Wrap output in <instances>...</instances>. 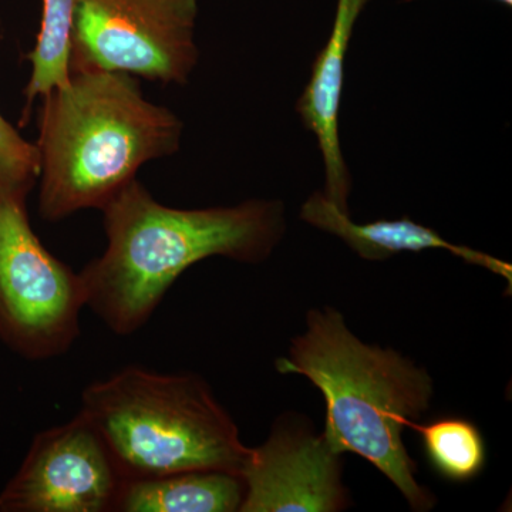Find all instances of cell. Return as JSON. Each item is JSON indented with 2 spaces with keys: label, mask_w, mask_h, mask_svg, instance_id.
Wrapping results in <instances>:
<instances>
[{
  "label": "cell",
  "mask_w": 512,
  "mask_h": 512,
  "mask_svg": "<svg viewBox=\"0 0 512 512\" xmlns=\"http://www.w3.org/2000/svg\"><path fill=\"white\" fill-rule=\"evenodd\" d=\"M123 483L100 434L79 412L33 439L0 493V511L113 512Z\"/></svg>",
  "instance_id": "52a82bcc"
},
{
  "label": "cell",
  "mask_w": 512,
  "mask_h": 512,
  "mask_svg": "<svg viewBox=\"0 0 512 512\" xmlns=\"http://www.w3.org/2000/svg\"><path fill=\"white\" fill-rule=\"evenodd\" d=\"M40 177V153L36 144L20 136L0 114V185L29 195Z\"/></svg>",
  "instance_id": "5bb4252c"
},
{
  "label": "cell",
  "mask_w": 512,
  "mask_h": 512,
  "mask_svg": "<svg viewBox=\"0 0 512 512\" xmlns=\"http://www.w3.org/2000/svg\"><path fill=\"white\" fill-rule=\"evenodd\" d=\"M245 481L221 470H190L167 476L126 480L117 512H237L244 503Z\"/></svg>",
  "instance_id": "8fae6325"
},
{
  "label": "cell",
  "mask_w": 512,
  "mask_h": 512,
  "mask_svg": "<svg viewBox=\"0 0 512 512\" xmlns=\"http://www.w3.org/2000/svg\"><path fill=\"white\" fill-rule=\"evenodd\" d=\"M423 437L424 451L434 470L454 483H467L485 466V444L480 430L464 419H440L426 426L414 423Z\"/></svg>",
  "instance_id": "4fadbf2b"
},
{
  "label": "cell",
  "mask_w": 512,
  "mask_h": 512,
  "mask_svg": "<svg viewBox=\"0 0 512 512\" xmlns=\"http://www.w3.org/2000/svg\"><path fill=\"white\" fill-rule=\"evenodd\" d=\"M278 372L306 377L326 403L322 436L335 453H355L384 474L414 511L436 498L417 481V466L403 441L430 409L433 379L393 349L367 345L336 309H312L306 330L291 340Z\"/></svg>",
  "instance_id": "7a4b0ae2"
},
{
  "label": "cell",
  "mask_w": 512,
  "mask_h": 512,
  "mask_svg": "<svg viewBox=\"0 0 512 512\" xmlns=\"http://www.w3.org/2000/svg\"><path fill=\"white\" fill-rule=\"evenodd\" d=\"M77 0H43L36 46L29 53L32 77L25 90L26 116L33 100L69 82L70 37Z\"/></svg>",
  "instance_id": "7c38bea8"
},
{
  "label": "cell",
  "mask_w": 512,
  "mask_h": 512,
  "mask_svg": "<svg viewBox=\"0 0 512 512\" xmlns=\"http://www.w3.org/2000/svg\"><path fill=\"white\" fill-rule=\"evenodd\" d=\"M301 218L320 231L342 239L360 258L384 261L403 252H421L444 249L467 264L477 265L501 276L512 284V268L507 262L461 245L446 241L439 232L417 224L410 218L380 220L369 224H356L349 212L340 210L323 192H315L302 205Z\"/></svg>",
  "instance_id": "30bf717a"
},
{
  "label": "cell",
  "mask_w": 512,
  "mask_h": 512,
  "mask_svg": "<svg viewBox=\"0 0 512 512\" xmlns=\"http://www.w3.org/2000/svg\"><path fill=\"white\" fill-rule=\"evenodd\" d=\"M183 123L146 100L137 77L121 72L70 73L43 97L40 113L39 211L62 221L103 210L148 161L177 153Z\"/></svg>",
  "instance_id": "3957f363"
},
{
  "label": "cell",
  "mask_w": 512,
  "mask_h": 512,
  "mask_svg": "<svg viewBox=\"0 0 512 512\" xmlns=\"http://www.w3.org/2000/svg\"><path fill=\"white\" fill-rule=\"evenodd\" d=\"M80 413L124 481L190 470L242 476L251 456L231 414L195 373L124 367L83 390Z\"/></svg>",
  "instance_id": "277c9868"
},
{
  "label": "cell",
  "mask_w": 512,
  "mask_h": 512,
  "mask_svg": "<svg viewBox=\"0 0 512 512\" xmlns=\"http://www.w3.org/2000/svg\"><path fill=\"white\" fill-rule=\"evenodd\" d=\"M198 0H77L69 70L185 84L197 66Z\"/></svg>",
  "instance_id": "8992f818"
},
{
  "label": "cell",
  "mask_w": 512,
  "mask_h": 512,
  "mask_svg": "<svg viewBox=\"0 0 512 512\" xmlns=\"http://www.w3.org/2000/svg\"><path fill=\"white\" fill-rule=\"evenodd\" d=\"M101 212L106 251L79 275L87 308L119 336L143 328L192 265L212 256L259 264L285 234L279 201L180 210L154 200L137 178Z\"/></svg>",
  "instance_id": "6da1fadb"
},
{
  "label": "cell",
  "mask_w": 512,
  "mask_h": 512,
  "mask_svg": "<svg viewBox=\"0 0 512 512\" xmlns=\"http://www.w3.org/2000/svg\"><path fill=\"white\" fill-rule=\"evenodd\" d=\"M406 2H413V0H406ZM497 2L503 3V5L511 6L512 0H497Z\"/></svg>",
  "instance_id": "9a60e30c"
},
{
  "label": "cell",
  "mask_w": 512,
  "mask_h": 512,
  "mask_svg": "<svg viewBox=\"0 0 512 512\" xmlns=\"http://www.w3.org/2000/svg\"><path fill=\"white\" fill-rule=\"evenodd\" d=\"M367 2L369 0H339L328 43L316 57L311 80L296 103L303 126L315 134L322 153L326 177L323 194L345 212H349L352 180L340 148V100L350 39Z\"/></svg>",
  "instance_id": "9c48e42d"
},
{
  "label": "cell",
  "mask_w": 512,
  "mask_h": 512,
  "mask_svg": "<svg viewBox=\"0 0 512 512\" xmlns=\"http://www.w3.org/2000/svg\"><path fill=\"white\" fill-rule=\"evenodd\" d=\"M28 195L0 185V340L26 360L55 359L80 336L82 278L30 225Z\"/></svg>",
  "instance_id": "5b68a950"
},
{
  "label": "cell",
  "mask_w": 512,
  "mask_h": 512,
  "mask_svg": "<svg viewBox=\"0 0 512 512\" xmlns=\"http://www.w3.org/2000/svg\"><path fill=\"white\" fill-rule=\"evenodd\" d=\"M342 454L301 417H281L262 446L251 448L239 512H336L349 504Z\"/></svg>",
  "instance_id": "ba28073f"
}]
</instances>
